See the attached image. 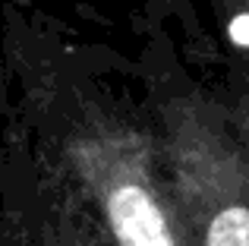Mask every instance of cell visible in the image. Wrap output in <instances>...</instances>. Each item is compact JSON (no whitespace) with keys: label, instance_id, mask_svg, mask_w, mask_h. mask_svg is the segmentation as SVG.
Instances as JSON below:
<instances>
[{"label":"cell","instance_id":"cell-1","mask_svg":"<svg viewBox=\"0 0 249 246\" xmlns=\"http://www.w3.org/2000/svg\"><path fill=\"white\" fill-rule=\"evenodd\" d=\"M107 211L120 246H174L158 205L139 186H120L110 196Z\"/></svg>","mask_w":249,"mask_h":246},{"label":"cell","instance_id":"cell-2","mask_svg":"<svg viewBox=\"0 0 249 246\" xmlns=\"http://www.w3.org/2000/svg\"><path fill=\"white\" fill-rule=\"evenodd\" d=\"M208 246H249V209H224L208 228Z\"/></svg>","mask_w":249,"mask_h":246}]
</instances>
